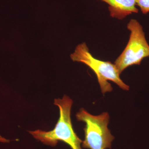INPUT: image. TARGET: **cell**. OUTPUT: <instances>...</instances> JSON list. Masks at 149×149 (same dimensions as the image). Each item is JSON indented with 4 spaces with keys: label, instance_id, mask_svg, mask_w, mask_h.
Segmentation results:
<instances>
[{
    "label": "cell",
    "instance_id": "2",
    "mask_svg": "<svg viewBox=\"0 0 149 149\" xmlns=\"http://www.w3.org/2000/svg\"><path fill=\"white\" fill-rule=\"evenodd\" d=\"M70 56L73 61L84 63L93 70L97 76L103 94L112 91L113 88L108 82V80L112 81L124 91H128L130 89L129 86L120 78V74L114 63L95 58L90 52L86 43L78 45Z\"/></svg>",
    "mask_w": 149,
    "mask_h": 149
},
{
    "label": "cell",
    "instance_id": "6",
    "mask_svg": "<svg viewBox=\"0 0 149 149\" xmlns=\"http://www.w3.org/2000/svg\"><path fill=\"white\" fill-rule=\"evenodd\" d=\"M136 6L140 8L143 14L149 13V0H136Z\"/></svg>",
    "mask_w": 149,
    "mask_h": 149
},
{
    "label": "cell",
    "instance_id": "4",
    "mask_svg": "<svg viewBox=\"0 0 149 149\" xmlns=\"http://www.w3.org/2000/svg\"><path fill=\"white\" fill-rule=\"evenodd\" d=\"M127 27L130 32L129 41L114 63L120 74L128 67L140 65L144 58L149 57V45L142 25L136 19H131Z\"/></svg>",
    "mask_w": 149,
    "mask_h": 149
},
{
    "label": "cell",
    "instance_id": "5",
    "mask_svg": "<svg viewBox=\"0 0 149 149\" xmlns=\"http://www.w3.org/2000/svg\"><path fill=\"white\" fill-rule=\"evenodd\" d=\"M109 5L112 17L122 19L133 13H138L136 0H100Z\"/></svg>",
    "mask_w": 149,
    "mask_h": 149
},
{
    "label": "cell",
    "instance_id": "3",
    "mask_svg": "<svg viewBox=\"0 0 149 149\" xmlns=\"http://www.w3.org/2000/svg\"><path fill=\"white\" fill-rule=\"evenodd\" d=\"M76 117L78 121L85 123L84 128L85 139L82 146L84 148L107 149L111 148L114 136L108 128L109 115L103 112L97 116L93 115L82 108L77 113Z\"/></svg>",
    "mask_w": 149,
    "mask_h": 149
},
{
    "label": "cell",
    "instance_id": "7",
    "mask_svg": "<svg viewBox=\"0 0 149 149\" xmlns=\"http://www.w3.org/2000/svg\"><path fill=\"white\" fill-rule=\"evenodd\" d=\"M9 142L10 140L5 139L0 135V142L3 143H8Z\"/></svg>",
    "mask_w": 149,
    "mask_h": 149
},
{
    "label": "cell",
    "instance_id": "1",
    "mask_svg": "<svg viewBox=\"0 0 149 149\" xmlns=\"http://www.w3.org/2000/svg\"><path fill=\"white\" fill-rule=\"evenodd\" d=\"M72 104V100L67 95L62 99H55L54 104L58 107L60 116L54 128L49 131L37 130L29 133L35 139L51 146H55L58 141H62L72 149H82L83 141L74 132L71 122Z\"/></svg>",
    "mask_w": 149,
    "mask_h": 149
}]
</instances>
